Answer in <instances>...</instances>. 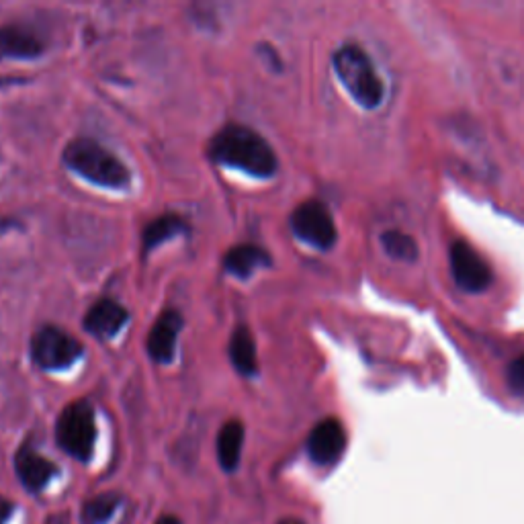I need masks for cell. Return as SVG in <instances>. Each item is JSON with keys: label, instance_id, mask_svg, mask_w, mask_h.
<instances>
[{"label": "cell", "instance_id": "cell-6", "mask_svg": "<svg viewBox=\"0 0 524 524\" xmlns=\"http://www.w3.org/2000/svg\"><path fill=\"white\" fill-rule=\"evenodd\" d=\"M293 234L318 250H330L336 244L338 232L330 209L322 201H305L291 213Z\"/></svg>", "mask_w": 524, "mask_h": 524}, {"label": "cell", "instance_id": "cell-15", "mask_svg": "<svg viewBox=\"0 0 524 524\" xmlns=\"http://www.w3.org/2000/svg\"><path fill=\"white\" fill-rule=\"evenodd\" d=\"M244 447V426L238 420H230L217 436V459L226 471H234L240 465Z\"/></svg>", "mask_w": 524, "mask_h": 524}, {"label": "cell", "instance_id": "cell-17", "mask_svg": "<svg viewBox=\"0 0 524 524\" xmlns=\"http://www.w3.org/2000/svg\"><path fill=\"white\" fill-rule=\"evenodd\" d=\"M381 246L385 254L400 262H414L420 254L416 240L400 230H387L381 234Z\"/></svg>", "mask_w": 524, "mask_h": 524}, {"label": "cell", "instance_id": "cell-1", "mask_svg": "<svg viewBox=\"0 0 524 524\" xmlns=\"http://www.w3.org/2000/svg\"><path fill=\"white\" fill-rule=\"evenodd\" d=\"M207 154L213 162L240 168L256 179H271L279 168L271 144L254 129L240 123L224 125L217 131L207 146Z\"/></svg>", "mask_w": 524, "mask_h": 524}, {"label": "cell", "instance_id": "cell-3", "mask_svg": "<svg viewBox=\"0 0 524 524\" xmlns=\"http://www.w3.org/2000/svg\"><path fill=\"white\" fill-rule=\"evenodd\" d=\"M64 164L80 174L82 179L109 189L129 187L131 174L127 166L99 142L78 138L70 142L62 154Z\"/></svg>", "mask_w": 524, "mask_h": 524}, {"label": "cell", "instance_id": "cell-9", "mask_svg": "<svg viewBox=\"0 0 524 524\" xmlns=\"http://www.w3.org/2000/svg\"><path fill=\"white\" fill-rule=\"evenodd\" d=\"M183 316L177 310H166L148 334V355L156 363H170L177 353V340L183 330Z\"/></svg>", "mask_w": 524, "mask_h": 524}, {"label": "cell", "instance_id": "cell-18", "mask_svg": "<svg viewBox=\"0 0 524 524\" xmlns=\"http://www.w3.org/2000/svg\"><path fill=\"white\" fill-rule=\"evenodd\" d=\"M119 506V496L115 494H103L97 496L95 500H91L89 504L84 506V522L86 524H103L111 518V514L115 512V508Z\"/></svg>", "mask_w": 524, "mask_h": 524}, {"label": "cell", "instance_id": "cell-20", "mask_svg": "<svg viewBox=\"0 0 524 524\" xmlns=\"http://www.w3.org/2000/svg\"><path fill=\"white\" fill-rule=\"evenodd\" d=\"M13 514V504L7 498H0V524H5Z\"/></svg>", "mask_w": 524, "mask_h": 524}, {"label": "cell", "instance_id": "cell-11", "mask_svg": "<svg viewBox=\"0 0 524 524\" xmlns=\"http://www.w3.org/2000/svg\"><path fill=\"white\" fill-rule=\"evenodd\" d=\"M129 314L121 303L105 297L99 299L84 318V328L99 338L115 336L127 322Z\"/></svg>", "mask_w": 524, "mask_h": 524}, {"label": "cell", "instance_id": "cell-13", "mask_svg": "<svg viewBox=\"0 0 524 524\" xmlns=\"http://www.w3.org/2000/svg\"><path fill=\"white\" fill-rule=\"evenodd\" d=\"M262 267H271V254L256 244L234 246L224 256V269L238 279H248Z\"/></svg>", "mask_w": 524, "mask_h": 524}, {"label": "cell", "instance_id": "cell-4", "mask_svg": "<svg viewBox=\"0 0 524 524\" xmlns=\"http://www.w3.org/2000/svg\"><path fill=\"white\" fill-rule=\"evenodd\" d=\"M58 445L78 461H89L95 449L97 426H95V410L89 402L78 400L70 404L56 426Z\"/></svg>", "mask_w": 524, "mask_h": 524}, {"label": "cell", "instance_id": "cell-10", "mask_svg": "<svg viewBox=\"0 0 524 524\" xmlns=\"http://www.w3.org/2000/svg\"><path fill=\"white\" fill-rule=\"evenodd\" d=\"M15 469L21 484L31 492H39L41 488H46V484L56 475V465L35 453L29 445H23L19 449L15 457Z\"/></svg>", "mask_w": 524, "mask_h": 524}, {"label": "cell", "instance_id": "cell-14", "mask_svg": "<svg viewBox=\"0 0 524 524\" xmlns=\"http://www.w3.org/2000/svg\"><path fill=\"white\" fill-rule=\"evenodd\" d=\"M230 359L232 365L244 375L254 377L258 373V357H256V344L252 334L246 326H236L230 338Z\"/></svg>", "mask_w": 524, "mask_h": 524}, {"label": "cell", "instance_id": "cell-12", "mask_svg": "<svg viewBox=\"0 0 524 524\" xmlns=\"http://www.w3.org/2000/svg\"><path fill=\"white\" fill-rule=\"evenodd\" d=\"M43 54V41L21 25L0 27V58L31 60Z\"/></svg>", "mask_w": 524, "mask_h": 524}, {"label": "cell", "instance_id": "cell-21", "mask_svg": "<svg viewBox=\"0 0 524 524\" xmlns=\"http://www.w3.org/2000/svg\"><path fill=\"white\" fill-rule=\"evenodd\" d=\"M156 524H181L177 518H174V516H164V518H160Z\"/></svg>", "mask_w": 524, "mask_h": 524}, {"label": "cell", "instance_id": "cell-8", "mask_svg": "<svg viewBox=\"0 0 524 524\" xmlns=\"http://www.w3.org/2000/svg\"><path fill=\"white\" fill-rule=\"evenodd\" d=\"M346 447V432L340 420L326 418L310 432L308 455L318 465L336 463Z\"/></svg>", "mask_w": 524, "mask_h": 524}, {"label": "cell", "instance_id": "cell-19", "mask_svg": "<svg viewBox=\"0 0 524 524\" xmlns=\"http://www.w3.org/2000/svg\"><path fill=\"white\" fill-rule=\"evenodd\" d=\"M508 385L514 393L524 396V355L516 357L508 367Z\"/></svg>", "mask_w": 524, "mask_h": 524}, {"label": "cell", "instance_id": "cell-7", "mask_svg": "<svg viewBox=\"0 0 524 524\" xmlns=\"http://www.w3.org/2000/svg\"><path fill=\"white\" fill-rule=\"evenodd\" d=\"M451 275L465 293H482L492 285V269L469 244L455 242L449 254Z\"/></svg>", "mask_w": 524, "mask_h": 524}, {"label": "cell", "instance_id": "cell-5", "mask_svg": "<svg viewBox=\"0 0 524 524\" xmlns=\"http://www.w3.org/2000/svg\"><path fill=\"white\" fill-rule=\"evenodd\" d=\"M31 357L41 369H66L82 357V344L62 328L43 326L31 338Z\"/></svg>", "mask_w": 524, "mask_h": 524}, {"label": "cell", "instance_id": "cell-2", "mask_svg": "<svg viewBox=\"0 0 524 524\" xmlns=\"http://www.w3.org/2000/svg\"><path fill=\"white\" fill-rule=\"evenodd\" d=\"M332 68L351 99L365 111H375L385 101V82L371 56L357 46L344 43L332 56Z\"/></svg>", "mask_w": 524, "mask_h": 524}, {"label": "cell", "instance_id": "cell-16", "mask_svg": "<svg viewBox=\"0 0 524 524\" xmlns=\"http://www.w3.org/2000/svg\"><path fill=\"white\" fill-rule=\"evenodd\" d=\"M185 232H187V222L183 220L181 215H177V213L160 215L158 220L148 224L146 230H144V236H142L144 252H150L156 246H160L162 242H166L174 236H179V234H185Z\"/></svg>", "mask_w": 524, "mask_h": 524}, {"label": "cell", "instance_id": "cell-22", "mask_svg": "<svg viewBox=\"0 0 524 524\" xmlns=\"http://www.w3.org/2000/svg\"><path fill=\"white\" fill-rule=\"evenodd\" d=\"M285 524H299V522H285Z\"/></svg>", "mask_w": 524, "mask_h": 524}]
</instances>
